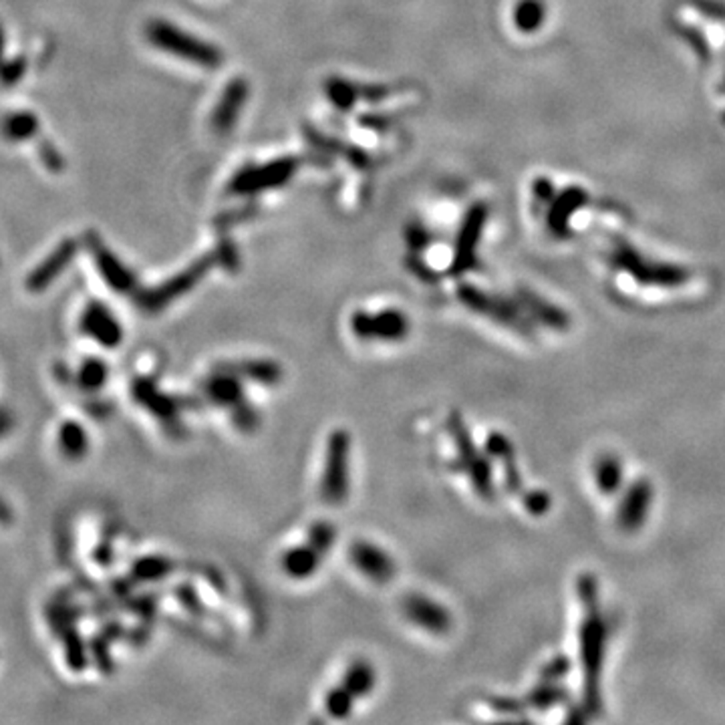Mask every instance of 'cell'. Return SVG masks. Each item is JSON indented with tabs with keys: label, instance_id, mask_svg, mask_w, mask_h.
<instances>
[{
	"label": "cell",
	"instance_id": "45",
	"mask_svg": "<svg viewBox=\"0 0 725 725\" xmlns=\"http://www.w3.org/2000/svg\"><path fill=\"white\" fill-rule=\"evenodd\" d=\"M389 93H391V87L387 85H359V101L379 103L387 99Z\"/></svg>",
	"mask_w": 725,
	"mask_h": 725
},
{
	"label": "cell",
	"instance_id": "16",
	"mask_svg": "<svg viewBox=\"0 0 725 725\" xmlns=\"http://www.w3.org/2000/svg\"><path fill=\"white\" fill-rule=\"evenodd\" d=\"M250 87L249 81L244 77H234L230 81L222 95H220V101L216 103L214 113H212L210 126L214 129V134L218 136H228L230 131L234 129L238 118H240V111L244 109L246 101H249Z\"/></svg>",
	"mask_w": 725,
	"mask_h": 725
},
{
	"label": "cell",
	"instance_id": "11",
	"mask_svg": "<svg viewBox=\"0 0 725 725\" xmlns=\"http://www.w3.org/2000/svg\"><path fill=\"white\" fill-rule=\"evenodd\" d=\"M79 331L83 337L97 343L105 351L119 349L123 337H126L119 318L101 300H91L85 305L81 316H79Z\"/></svg>",
	"mask_w": 725,
	"mask_h": 725
},
{
	"label": "cell",
	"instance_id": "3",
	"mask_svg": "<svg viewBox=\"0 0 725 725\" xmlns=\"http://www.w3.org/2000/svg\"><path fill=\"white\" fill-rule=\"evenodd\" d=\"M447 429L449 436H452L454 444L457 447V457L449 464V470L452 472H464L470 475L472 485L477 496L482 500L490 502L496 496V490H494V475H492V457L482 454L477 449L475 441L472 438L470 429L466 428V423L462 419V415L457 411H452L447 418Z\"/></svg>",
	"mask_w": 725,
	"mask_h": 725
},
{
	"label": "cell",
	"instance_id": "27",
	"mask_svg": "<svg viewBox=\"0 0 725 725\" xmlns=\"http://www.w3.org/2000/svg\"><path fill=\"white\" fill-rule=\"evenodd\" d=\"M77 387L85 393H97L109 381V365L99 357L85 359L75 371Z\"/></svg>",
	"mask_w": 725,
	"mask_h": 725
},
{
	"label": "cell",
	"instance_id": "36",
	"mask_svg": "<svg viewBox=\"0 0 725 725\" xmlns=\"http://www.w3.org/2000/svg\"><path fill=\"white\" fill-rule=\"evenodd\" d=\"M485 456H490L492 459H498V462H508V459H516V449L512 446V441L504 436L502 431H492L488 438H485Z\"/></svg>",
	"mask_w": 725,
	"mask_h": 725
},
{
	"label": "cell",
	"instance_id": "26",
	"mask_svg": "<svg viewBox=\"0 0 725 725\" xmlns=\"http://www.w3.org/2000/svg\"><path fill=\"white\" fill-rule=\"evenodd\" d=\"M375 681H377V677H375L373 665L367 663L365 659H357L351 663L347 671H344L341 685L347 689V692H351L355 700H361V697H367L371 692H373Z\"/></svg>",
	"mask_w": 725,
	"mask_h": 725
},
{
	"label": "cell",
	"instance_id": "47",
	"mask_svg": "<svg viewBox=\"0 0 725 725\" xmlns=\"http://www.w3.org/2000/svg\"><path fill=\"white\" fill-rule=\"evenodd\" d=\"M532 192H534V198H536L538 204H544V206L551 204L552 198L556 196L552 182L546 180V178H538L534 182V185H532Z\"/></svg>",
	"mask_w": 725,
	"mask_h": 725
},
{
	"label": "cell",
	"instance_id": "48",
	"mask_svg": "<svg viewBox=\"0 0 725 725\" xmlns=\"http://www.w3.org/2000/svg\"><path fill=\"white\" fill-rule=\"evenodd\" d=\"M490 703H492L494 710L500 711V713H520V711H524V710H522V703L516 701V700H510V697H494V700H490Z\"/></svg>",
	"mask_w": 725,
	"mask_h": 725
},
{
	"label": "cell",
	"instance_id": "40",
	"mask_svg": "<svg viewBox=\"0 0 725 725\" xmlns=\"http://www.w3.org/2000/svg\"><path fill=\"white\" fill-rule=\"evenodd\" d=\"M37 152H39V157H41L42 165H45L49 172H52V174L63 172V167H65V159L61 157V154L57 152V147L52 146L51 141H47V139L39 141Z\"/></svg>",
	"mask_w": 725,
	"mask_h": 725
},
{
	"label": "cell",
	"instance_id": "38",
	"mask_svg": "<svg viewBox=\"0 0 725 725\" xmlns=\"http://www.w3.org/2000/svg\"><path fill=\"white\" fill-rule=\"evenodd\" d=\"M230 418H232V423L238 429L246 433L259 429L260 426V413L256 411L249 401H244L242 405H238L236 410L230 411Z\"/></svg>",
	"mask_w": 725,
	"mask_h": 725
},
{
	"label": "cell",
	"instance_id": "51",
	"mask_svg": "<svg viewBox=\"0 0 725 725\" xmlns=\"http://www.w3.org/2000/svg\"><path fill=\"white\" fill-rule=\"evenodd\" d=\"M13 520V512H11V508L6 506V504L3 502V498H0V524H8V522Z\"/></svg>",
	"mask_w": 725,
	"mask_h": 725
},
{
	"label": "cell",
	"instance_id": "17",
	"mask_svg": "<svg viewBox=\"0 0 725 725\" xmlns=\"http://www.w3.org/2000/svg\"><path fill=\"white\" fill-rule=\"evenodd\" d=\"M349 560L362 577L377 582V585H387L395 577L393 559L373 542H353L349 546Z\"/></svg>",
	"mask_w": 725,
	"mask_h": 725
},
{
	"label": "cell",
	"instance_id": "37",
	"mask_svg": "<svg viewBox=\"0 0 725 725\" xmlns=\"http://www.w3.org/2000/svg\"><path fill=\"white\" fill-rule=\"evenodd\" d=\"M26 73V59L23 55H16L11 59L0 61V85L3 87H14L21 83V79Z\"/></svg>",
	"mask_w": 725,
	"mask_h": 725
},
{
	"label": "cell",
	"instance_id": "35",
	"mask_svg": "<svg viewBox=\"0 0 725 725\" xmlns=\"http://www.w3.org/2000/svg\"><path fill=\"white\" fill-rule=\"evenodd\" d=\"M355 697H353L351 692H347L343 685H337L329 689V693L325 697V707H326V713L331 715L334 720H347L349 715L353 713V705H355Z\"/></svg>",
	"mask_w": 725,
	"mask_h": 725
},
{
	"label": "cell",
	"instance_id": "25",
	"mask_svg": "<svg viewBox=\"0 0 725 725\" xmlns=\"http://www.w3.org/2000/svg\"><path fill=\"white\" fill-rule=\"evenodd\" d=\"M318 562H321V554L313 551L308 544H300L295 548H288V551L282 554L280 567L290 579L303 580L313 577L318 570Z\"/></svg>",
	"mask_w": 725,
	"mask_h": 725
},
{
	"label": "cell",
	"instance_id": "46",
	"mask_svg": "<svg viewBox=\"0 0 725 725\" xmlns=\"http://www.w3.org/2000/svg\"><path fill=\"white\" fill-rule=\"evenodd\" d=\"M175 595H178V598L182 600V605L188 608V611H192L193 615H202V611H204V607H202V600L198 598L196 590H193V588L180 587L178 590H175Z\"/></svg>",
	"mask_w": 725,
	"mask_h": 725
},
{
	"label": "cell",
	"instance_id": "49",
	"mask_svg": "<svg viewBox=\"0 0 725 725\" xmlns=\"http://www.w3.org/2000/svg\"><path fill=\"white\" fill-rule=\"evenodd\" d=\"M410 268L415 272V277H419V278L428 280V282L436 280V277H433V272L428 268V264H423V260H421V259H415V256H411V260H410Z\"/></svg>",
	"mask_w": 725,
	"mask_h": 725
},
{
	"label": "cell",
	"instance_id": "28",
	"mask_svg": "<svg viewBox=\"0 0 725 725\" xmlns=\"http://www.w3.org/2000/svg\"><path fill=\"white\" fill-rule=\"evenodd\" d=\"M305 136H306L308 139H311L316 147H323V149H326V152H331V154H341L344 159H347V162H349L351 165L359 167V170H362V167H367V165H369L367 154L362 152V149L355 147V146H347V144H343V141H337V139H333V137H326V136H323V134H316V131H315L313 127H306V129H305Z\"/></svg>",
	"mask_w": 725,
	"mask_h": 725
},
{
	"label": "cell",
	"instance_id": "52",
	"mask_svg": "<svg viewBox=\"0 0 725 725\" xmlns=\"http://www.w3.org/2000/svg\"><path fill=\"white\" fill-rule=\"evenodd\" d=\"M5 47H6V37H5L3 24H0V61L5 59Z\"/></svg>",
	"mask_w": 725,
	"mask_h": 725
},
{
	"label": "cell",
	"instance_id": "9",
	"mask_svg": "<svg viewBox=\"0 0 725 725\" xmlns=\"http://www.w3.org/2000/svg\"><path fill=\"white\" fill-rule=\"evenodd\" d=\"M349 326L359 341L397 343L410 334V318L397 308H387L381 313L355 311L349 318Z\"/></svg>",
	"mask_w": 725,
	"mask_h": 725
},
{
	"label": "cell",
	"instance_id": "30",
	"mask_svg": "<svg viewBox=\"0 0 725 725\" xmlns=\"http://www.w3.org/2000/svg\"><path fill=\"white\" fill-rule=\"evenodd\" d=\"M546 21V6L542 0H518L514 6V24L522 33H534Z\"/></svg>",
	"mask_w": 725,
	"mask_h": 725
},
{
	"label": "cell",
	"instance_id": "29",
	"mask_svg": "<svg viewBox=\"0 0 725 725\" xmlns=\"http://www.w3.org/2000/svg\"><path fill=\"white\" fill-rule=\"evenodd\" d=\"M595 482L597 488L603 494L618 492L623 484V464L617 456H600L595 464Z\"/></svg>",
	"mask_w": 725,
	"mask_h": 725
},
{
	"label": "cell",
	"instance_id": "5",
	"mask_svg": "<svg viewBox=\"0 0 725 725\" xmlns=\"http://www.w3.org/2000/svg\"><path fill=\"white\" fill-rule=\"evenodd\" d=\"M216 264H218L216 252L200 256L196 262H192L190 267H185L178 274H174V277L164 280L162 285L147 288V290H137L136 293L137 306L141 308V311L149 313V315L162 313L164 308H167L174 303V300L185 297L190 290L196 288L200 282L206 278V274L216 267Z\"/></svg>",
	"mask_w": 725,
	"mask_h": 725
},
{
	"label": "cell",
	"instance_id": "22",
	"mask_svg": "<svg viewBox=\"0 0 725 725\" xmlns=\"http://www.w3.org/2000/svg\"><path fill=\"white\" fill-rule=\"evenodd\" d=\"M57 446L61 456L71 459V462H79V459H83L89 454V433H87L83 423L75 419H65L61 421L57 429Z\"/></svg>",
	"mask_w": 725,
	"mask_h": 725
},
{
	"label": "cell",
	"instance_id": "10",
	"mask_svg": "<svg viewBox=\"0 0 725 725\" xmlns=\"http://www.w3.org/2000/svg\"><path fill=\"white\" fill-rule=\"evenodd\" d=\"M85 242L87 249H89L93 264L97 267V270H99V277L103 278L105 285L118 295H136L137 293L136 272L101 240V236L95 232H87Z\"/></svg>",
	"mask_w": 725,
	"mask_h": 725
},
{
	"label": "cell",
	"instance_id": "31",
	"mask_svg": "<svg viewBox=\"0 0 725 725\" xmlns=\"http://www.w3.org/2000/svg\"><path fill=\"white\" fill-rule=\"evenodd\" d=\"M325 91L329 101L341 111L353 109L359 101V85L351 83L343 77H331L325 85Z\"/></svg>",
	"mask_w": 725,
	"mask_h": 725
},
{
	"label": "cell",
	"instance_id": "32",
	"mask_svg": "<svg viewBox=\"0 0 725 725\" xmlns=\"http://www.w3.org/2000/svg\"><path fill=\"white\" fill-rule=\"evenodd\" d=\"M567 700V689L556 685V681H541V685L534 687L526 697V705L538 711L552 710L554 705Z\"/></svg>",
	"mask_w": 725,
	"mask_h": 725
},
{
	"label": "cell",
	"instance_id": "34",
	"mask_svg": "<svg viewBox=\"0 0 725 725\" xmlns=\"http://www.w3.org/2000/svg\"><path fill=\"white\" fill-rule=\"evenodd\" d=\"M334 541H337V528L326 520L315 522L306 532V544L321 554V559L331 552Z\"/></svg>",
	"mask_w": 725,
	"mask_h": 725
},
{
	"label": "cell",
	"instance_id": "13",
	"mask_svg": "<svg viewBox=\"0 0 725 725\" xmlns=\"http://www.w3.org/2000/svg\"><path fill=\"white\" fill-rule=\"evenodd\" d=\"M131 393H134V400L141 405V408L152 413L159 423H164V428L180 431L182 428L180 415L182 410L185 408L180 397L167 395L157 387L154 379L149 377L136 379L134 387H131Z\"/></svg>",
	"mask_w": 725,
	"mask_h": 725
},
{
	"label": "cell",
	"instance_id": "20",
	"mask_svg": "<svg viewBox=\"0 0 725 725\" xmlns=\"http://www.w3.org/2000/svg\"><path fill=\"white\" fill-rule=\"evenodd\" d=\"M516 303L524 308V313L532 318L534 325L548 326L552 331H567L570 326V316L546 298L536 295L530 288H518L516 290Z\"/></svg>",
	"mask_w": 725,
	"mask_h": 725
},
{
	"label": "cell",
	"instance_id": "21",
	"mask_svg": "<svg viewBox=\"0 0 725 725\" xmlns=\"http://www.w3.org/2000/svg\"><path fill=\"white\" fill-rule=\"evenodd\" d=\"M218 369H224L228 373H234L236 377H240L242 381H254L260 385H278L282 381V375L285 371L278 365L277 361L268 359H242V361H230L218 365Z\"/></svg>",
	"mask_w": 725,
	"mask_h": 725
},
{
	"label": "cell",
	"instance_id": "18",
	"mask_svg": "<svg viewBox=\"0 0 725 725\" xmlns=\"http://www.w3.org/2000/svg\"><path fill=\"white\" fill-rule=\"evenodd\" d=\"M588 202V193L582 188H567L560 193H556L546 212V224L548 230L556 238H564L570 232V220L577 212Z\"/></svg>",
	"mask_w": 725,
	"mask_h": 725
},
{
	"label": "cell",
	"instance_id": "33",
	"mask_svg": "<svg viewBox=\"0 0 725 725\" xmlns=\"http://www.w3.org/2000/svg\"><path fill=\"white\" fill-rule=\"evenodd\" d=\"M175 570V562L165 556H144L134 564V579L141 582H152L165 579Z\"/></svg>",
	"mask_w": 725,
	"mask_h": 725
},
{
	"label": "cell",
	"instance_id": "4",
	"mask_svg": "<svg viewBox=\"0 0 725 725\" xmlns=\"http://www.w3.org/2000/svg\"><path fill=\"white\" fill-rule=\"evenodd\" d=\"M457 298L462 300L470 311L490 318V321L504 326V329L518 333L520 337L524 339L536 337L534 321L524 313V308H522L516 300L490 295L485 293V290H480L472 285H459Z\"/></svg>",
	"mask_w": 725,
	"mask_h": 725
},
{
	"label": "cell",
	"instance_id": "41",
	"mask_svg": "<svg viewBox=\"0 0 725 725\" xmlns=\"http://www.w3.org/2000/svg\"><path fill=\"white\" fill-rule=\"evenodd\" d=\"M405 238H408L410 249L415 254H419V252L426 250L429 246V242H431L429 230L423 224H419V222H411L408 228H405Z\"/></svg>",
	"mask_w": 725,
	"mask_h": 725
},
{
	"label": "cell",
	"instance_id": "6",
	"mask_svg": "<svg viewBox=\"0 0 725 725\" xmlns=\"http://www.w3.org/2000/svg\"><path fill=\"white\" fill-rule=\"evenodd\" d=\"M611 260L617 268L629 272L641 285L655 287H679L689 278V272L675 264L647 260L636 252L631 244L617 240L611 250Z\"/></svg>",
	"mask_w": 725,
	"mask_h": 725
},
{
	"label": "cell",
	"instance_id": "23",
	"mask_svg": "<svg viewBox=\"0 0 725 725\" xmlns=\"http://www.w3.org/2000/svg\"><path fill=\"white\" fill-rule=\"evenodd\" d=\"M651 504V488L647 482H636L618 508V524L625 530H635L643 524Z\"/></svg>",
	"mask_w": 725,
	"mask_h": 725
},
{
	"label": "cell",
	"instance_id": "2",
	"mask_svg": "<svg viewBox=\"0 0 725 725\" xmlns=\"http://www.w3.org/2000/svg\"><path fill=\"white\" fill-rule=\"evenodd\" d=\"M146 37L155 49L202 69H218L222 65V52L216 45L202 41L196 34H190L188 31L167 21L147 23Z\"/></svg>",
	"mask_w": 725,
	"mask_h": 725
},
{
	"label": "cell",
	"instance_id": "1",
	"mask_svg": "<svg viewBox=\"0 0 725 725\" xmlns=\"http://www.w3.org/2000/svg\"><path fill=\"white\" fill-rule=\"evenodd\" d=\"M579 595L587 608V618L580 629V657L585 671V705L587 711H598L600 707V671H603L607 623L598 608V587L588 574L579 579Z\"/></svg>",
	"mask_w": 725,
	"mask_h": 725
},
{
	"label": "cell",
	"instance_id": "24",
	"mask_svg": "<svg viewBox=\"0 0 725 725\" xmlns=\"http://www.w3.org/2000/svg\"><path fill=\"white\" fill-rule=\"evenodd\" d=\"M41 121L33 111H11L0 119V136L11 144L34 139L39 136Z\"/></svg>",
	"mask_w": 725,
	"mask_h": 725
},
{
	"label": "cell",
	"instance_id": "43",
	"mask_svg": "<svg viewBox=\"0 0 725 725\" xmlns=\"http://www.w3.org/2000/svg\"><path fill=\"white\" fill-rule=\"evenodd\" d=\"M214 252L218 256V264H222V267L228 268V270H236L238 264H240V260H238V252L234 249V244L230 242L228 238H222V240H220L218 249Z\"/></svg>",
	"mask_w": 725,
	"mask_h": 725
},
{
	"label": "cell",
	"instance_id": "50",
	"mask_svg": "<svg viewBox=\"0 0 725 725\" xmlns=\"http://www.w3.org/2000/svg\"><path fill=\"white\" fill-rule=\"evenodd\" d=\"M11 428H13L11 413L5 411V410H0V438H5L6 433L11 431Z\"/></svg>",
	"mask_w": 725,
	"mask_h": 725
},
{
	"label": "cell",
	"instance_id": "15",
	"mask_svg": "<svg viewBox=\"0 0 725 725\" xmlns=\"http://www.w3.org/2000/svg\"><path fill=\"white\" fill-rule=\"evenodd\" d=\"M77 250L79 244L73 238L61 240L55 246V250L45 256V259L31 270L29 277H26V290H29V293H42V290H47L52 282H55L61 274L73 264Z\"/></svg>",
	"mask_w": 725,
	"mask_h": 725
},
{
	"label": "cell",
	"instance_id": "7",
	"mask_svg": "<svg viewBox=\"0 0 725 725\" xmlns=\"http://www.w3.org/2000/svg\"><path fill=\"white\" fill-rule=\"evenodd\" d=\"M349 433L344 429H334L329 444H326L325 470L321 477V498L329 506H341L349 496Z\"/></svg>",
	"mask_w": 725,
	"mask_h": 725
},
{
	"label": "cell",
	"instance_id": "39",
	"mask_svg": "<svg viewBox=\"0 0 725 725\" xmlns=\"http://www.w3.org/2000/svg\"><path fill=\"white\" fill-rule=\"evenodd\" d=\"M522 506L532 516H544L552 506L551 494L544 490H530L522 494Z\"/></svg>",
	"mask_w": 725,
	"mask_h": 725
},
{
	"label": "cell",
	"instance_id": "19",
	"mask_svg": "<svg viewBox=\"0 0 725 725\" xmlns=\"http://www.w3.org/2000/svg\"><path fill=\"white\" fill-rule=\"evenodd\" d=\"M202 391H204L206 400L212 405H218V408H224L228 411L236 410L238 405H242L246 401L242 379L218 367L214 369V373L202 383Z\"/></svg>",
	"mask_w": 725,
	"mask_h": 725
},
{
	"label": "cell",
	"instance_id": "12",
	"mask_svg": "<svg viewBox=\"0 0 725 725\" xmlns=\"http://www.w3.org/2000/svg\"><path fill=\"white\" fill-rule=\"evenodd\" d=\"M485 222H488V206L477 202V204L467 210L462 228H459L457 232L454 260L452 267H449V272H452L454 277H462V274L470 272L475 267L477 244H480Z\"/></svg>",
	"mask_w": 725,
	"mask_h": 725
},
{
	"label": "cell",
	"instance_id": "44",
	"mask_svg": "<svg viewBox=\"0 0 725 725\" xmlns=\"http://www.w3.org/2000/svg\"><path fill=\"white\" fill-rule=\"evenodd\" d=\"M504 485H506V490L510 494H522V475L518 470V464L516 459H508V462H504Z\"/></svg>",
	"mask_w": 725,
	"mask_h": 725
},
{
	"label": "cell",
	"instance_id": "8",
	"mask_svg": "<svg viewBox=\"0 0 725 725\" xmlns=\"http://www.w3.org/2000/svg\"><path fill=\"white\" fill-rule=\"evenodd\" d=\"M298 167L297 157H282L274 159L264 165H246L240 172L234 174V178L230 180L228 190L234 193V196H252V193H259L270 188H280L285 185L290 178H293Z\"/></svg>",
	"mask_w": 725,
	"mask_h": 725
},
{
	"label": "cell",
	"instance_id": "14",
	"mask_svg": "<svg viewBox=\"0 0 725 725\" xmlns=\"http://www.w3.org/2000/svg\"><path fill=\"white\" fill-rule=\"evenodd\" d=\"M401 611L408 621L421 626L423 631H428L431 635H447L449 629H452L454 621L447 608L426 595L411 592V595L403 598Z\"/></svg>",
	"mask_w": 725,
	"mask_h": 725
},
{
	"label": "cell",
	"instance_id": "42",
	"mask_svg": "<svg viewBox=\"0 0 725 725\" xmlns=\"http://www.w3.org/2000/svg\"><path fill=\"white\" fill-rule=\"evenodd\" d=\"M570 671V661L567 657H554L548 661L541 671L542 681H559Z\"/></svg>",
	"mask_w": 725,
	"mask_h": 725
}]
</instances>
